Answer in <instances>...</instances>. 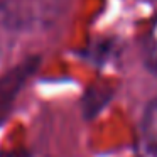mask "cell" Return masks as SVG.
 <instances>
[{
    "label": "cell",
    "mask_w": 157,
    "mask_h": 157,
    "mask_svg": "<svg viewBox=\"0 0 157 157\" xmlns=\"http://www.w3.org/2000/svg\"><path fill=\"white\" fill-rule=\"evenodd\" d=\"M139 154L140 157H157V98L144 113Z\"/></svg>",
    "instance_id": "2"
},
{
    "label": "cell",
    "mask_w": 157,
    "mask_h": 157,
    "mask_svg": "<svg viewBox=\"0 0 157 157\" xmlns=\"http://www.w3.org/2000/svg\"><path fill=\"white\" fill-rule=\"evenodd\" d=\"M145 52H147V59H149L150 66L157 71V17L154 19L152 25H150L149 32H147Z\"/></svg>",
    "instance_id": "3"
},
{
    "label": "cell",
    "mask_w": 157,
    "mask_h": 157,
    "mask_svg": "<svg viewBox=\"0 0 157 157\" xmlns=\"http://www.w3.org/2000/svg\"><path fill=\"white\" fill-rule=\"evenodd\" d=\"M37 63H39L37 58H29L0 78V115L9 112L12 101L15 100L17 93L24 86L25 79L36 71Z\"/></svg>",
    "instance_id": "1"
}]
</instances>
